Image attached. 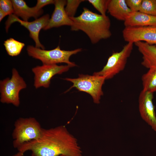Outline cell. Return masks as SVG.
Wrapping results in <instances>:
<instances>
[{"instance_id":"1","label":"cell","mask_w":156,"mask_h":156,"mask_svg":"<svg viewBox=\"0 0 156 156\" xmlns=\"http://www.w3.org/2000/svg\"><path fill=\"white\" fill-rule=\"evenodd\" d=\"M17 149L24 153L30 151L31 156H82L77 140L63 125L42 128L39 138L25 143Z\"/></svg>"},{"instance_id":"2","label":"cell","mask_w":156,"mask_h":156,"mask_svg":"<svg viewBox=\"0 0 156 156\" xmlns=\"http://www.w3.org/2000/svg\"><path fill=\"white\" fill-rule=\"evenodd\" d=\"M70 18L73 22L70 27L71 30L82 31L93 44L108 38L112 36L110 20L106 15L98 14L84 7L79 16Z\"/></svg>"},{"instance_id":"3","label":"cell","mask_w":156,"mask_h":156,"mask_svg":"<svg viewBox=\"0 0 156 156\" xmlns=\"http://www.w3.org/2000/svg\"><path fill=\"white\" fill-rule=\"evenodd\" d=\"M12 133L14 147L18 149L22 145L40 137L42 128L34 117L20 118L14 124Z\"/></svg>"},{"instance_id":"4","label":"cell","mask_w":156,"mask_h":156,"mask_svg":"<svg viewBox=\"0 0 156 156\" xmlns=\"http://www.w3.org/2000/svg\"><path fill=\"white\" fill-rule=\"evenodd\" d=\"M81 48L71 51L61 50L60 46L49 50L43 49L28 45L27 51L28 55L32 57L41 61L43 64H57L59 63H65L71 67L76 66L73 62L69 60L70 57L81 52Z\"/></svg>"},{"instance_id":"5","label":"cell","mask_w":156,"mask_h":156,"mask_svg":"<svg viewBox=\"0 0 156 156\" xmlns=\"http://www.w3.org/2000/svg\"><path fill=\"white\" fill-rule=\"evenodd\" d=\"M26 87L25 82L17 70L13 68L10 78L8 77L0 81L1 102L18 107L20 104L19 92Z\"/></svg>"},{"instance_id":"6","label":"cell","mask_w":156,"mask_h":156,"mask_svg":"<svg viewBox=\"0 0 156 156\" xmlns=\"http://www.w3.org/2000/svg\"><path fill=\"white\" fill-rule=\"evenodd\" d=\"M63 79L73 83V86L67 91L75 87L79 91L90 94L94 103H100L101 97L103 94L102 87L106 80L104 77L95 75L79 74L76 78H66Z\"/></svg>"},{"instance_id":"7","label":"cell","mask_w":156,"mask_h":156,"mask_svg":"<svg viewBox=\"0 0 156 156\" xmlns=\"http://www.w3.org/2000/svg\"><path fill=\"white\" fill-rule=\"evenodd\" d=\"M133 43L128 42L119 52H113L108 59L106 65L99 72L93 75L104 77L106 80L112 78L122 71L133 49Z\"/></svg>"},{"instance_id":"8","label":"cell","mask_w":156,"mask_h":156,"mask_svg":"<svg viewBox=\"0 0 156 156\" xmlns=\"http://www.w3.org/2000/svg\"><path fill=\"white\" fill-rule=\"evenodd\" d=\"M49 19V15L47 14L33 21H26L20 19L12 14L9 16L5 22V29L7 32L12 24L15 22L19 23L28 30L30 36L35 42V47L44 49V47L41 43L39 40V34L41 29H43L47 26Z\"/></svg>"},{"instance_id":"9","label":"cell","mask_w":156,"mask_h":156,"mask_svg":"<svg viewBox=\"0 0 156 156\" xmlns=\"http://www.w3.org/2000/svg\"><path fill=\"white\" fill-rule=\"evenodd\" d=\"M71 67L68 65L43 64L32 68L34 75V86L36 88H48L52 78L56 74H60L68 71Z\"/></svg>"},{"instance_id":"10","label":"cell","mask_w":156,"mask_h":156,"mask_svg":"<svg viewBox=\"0 0 156 156\" xmlns=\"http://www.w3.org/2000/svg\"><path fill=\"white\" fill-rule=\"evenodd\" d=\"M122 34L124 40L128 42L143 41L156 47V26L125 27Z\"/></svg>"},{"instance_id":"11","label":"cell","mask_w":156,"mask_h":156,"mask_svg":"<svg viewBox=\"0 0 156 156\" xmlns=\"http://www.w3.org/2000/svg\"><path fill=\"white\" fill-rule=\"evenodd\" d=\"M153 98V93L142 90L138 98L139 109L142 118L156 132V116Z\"/></svg>"},{"instance_id":"12","label":"cell","mask_w":156,"mask_h":156,"mask_svg":"<svg viewBox=\"0 0 156 156\" xmlns=\"http://www.w3.org/2000/svg\"><path fill=\"white\" fill-rule=\"evenodd\" d=\"M66 2L67 0H55L54 10L47 25L43 29L47 30L63 25L71 27L73 25L72 20L67 15L65 10L64 7Z\"/></svg>"},{"instance_id":"13","label":"cell","mask_w":156,"mask_h":156,"mask_svg":"<svg viewBox=\"0 0 156 156\" xmlns=\"http://www.w3.org/2000/svg\"><path fill=\"white\" fill-rule=\"evenodd\" d=\"M125 27L156 26V16L140 11L131 12L124 21Z\"/></svg>"},{"instance_id":"14","label":"cell","mask_w":156,"mask_h":156,"mask_svg":"<svg viewBox=\"0 0 156 156\" xmlns=\"http://www.w3.org/2000/svg\"><path fill=\"white\" fill-rule=\"evenodd\" d=\"M134 43L142 55V65L148 69L156 68L155 46L143 41H138Z\"/></svg>"},{"instance_id":"15","label":"cell","mask_w":156,"mask_h":156,"mask_svg":"<svg viewBox=\"0 0 156 156\" xmlns=\"http://www.w3.org/2000/svg\"><path fill=\"white\" fill-rule=\"evenodd\" d=\"M11 1L13 7V14L18 17H20L24 21H28L31 17L36 19L43 13L42 10H38L34 7H29L23 0Z\"/></svg>"},{"instance_id":"16","label":"cell","mask_w":156,"mask_h":156,"mask_svg":"<svg viewBox=\"0 0 156 156\" xmlns=\"http://www.w3.org/2000/svg\"><path fill=\"white\" fill-rule=\"evenodd\" d=\"M107 11L117 20L124 21L131 12L125 0H108Z\"/></svg>"},{"instance_id":"17","label":"cell","mask_w":156,"mask_h":156,"mask_svg":"<svg viewBox=\"0 0 156 156\" xmlns=\"http://www.w3.org/2000/svg\"><path fill=\"white\" fill-rule=\"evenodd\" d=\"M142 90L154 93L156 92V68L148 69L142 77Z\"/></svg>"},{"instance_id":"18","label":"cell","mask_w":156,"mask_h":156,"mask_svg":"<svg viewBox=\"0 0 156 156\" xmlns=\"http://www.w3.org/2000/svg\"><path fill=\"white\" fill-rule=\"evenodd\" d=\"M4 45L8 54L11 56L19 55L25 46L24 43L10 38L4 41Z\"/></svg>"},{"instance_id":"19","label":"cell","mask_w":156,"mask_h":156,"mask_svg":"<svg viewBox=\"0 0 156 156\" xmlns=\"http://www.w3.org/2000/svg\"><path fill=\"white\" fill-rule=\"evenodd\" d=\"M139 11L156 16V0H142Z\"/></svg>"},{"instance_id":"20","label":"cell","mask_w":156,"mask_h":156,"mask_svg":"<svg viewBox=\"0 0 156 156\" xmlns=\"http://www.w3.org/2000/svg\"><path fill=\"white\" fill-rule=\"evenodd\" d=\"M84 0H68L65 9L67 15L70 17H75L77 9L80 4Z\"/></svg>"},{"instance_id":"21","label":"cell","mask_w":156,"mask_h":156,"mask_svg":"<svg viewBox=\"0 0 156 156\" xmlns=\"http://www.w3.org/2000/svg\"><path fill=\"white\" fill-rule=\"evenodd\" d=\"M88 1L101 14L106 15L108 0H88Z\"/></svg>"},{"instance_id":"22","label":"cell","mask_w":156,"mask_h":156,"mask_svg":"<svg viewBox=\"0 0 156 156\" xmlns=\"http://www.w3.org/2000/svg\"><path fill=\"white\" fill-rule=\"evenodd\" d=\"M0 8L7 15L9 16L13 13V5L11 0H0Z\"/></svg>"},{"instance_id":"23","label":"cell","mask_w":156,"mask_h":156,"mask_svg":"<svg viewBox=\"0 0 156 156\" xmlns=\"http://www.w3.org/2000/svg\"><path fill=\"white\" fill-rule=\"evenodd\" d=\"M142 0H125L126 4L131 12L139 11Z\"/></svg>"},{"instance_id":"24","label":"cell","mask_w":156,"mask_h":156,"mask_svg":"<svg viewBox=\"0 0 156 156\" xmlns=\"http://www.w3.org/2000/svg\"><path fill=\"white\" fill-rule=\"evenodd\" d=\"M55 0H38L34 8L38 10H41L42 7L47 5L54 4Z\"/></svg>"},{"instance_id":"25","label":"cell","mask_w":156,"mask_h":156,"mask_svg":"<svg viewBox=\"0 0 156 156\" xmlns=\"http://www.w3.org/2000/svg\"><path fill=\"white\" fill-rule=\"evenodd\" d=\"M7 15L0 8V21L1 22L3 18Z\"/></svg>"},{"instance_id":"26","label":"cell","mask_w":156,"mask_h":156,"mask_svg":"<svg viewBox=\"0 0 156 156\" xmlns=\"http://www.w3.org/2000/svg\"><path fill=\"white\" fill-rule=\"evenodd\" d=\"M24 153L19 151L13 155L12 156H24Z\"/></svg>"},{"instance_id":"27","label":"cell","mask_w":156,"mask_h":156,"mask_svg":"<svg viewBox=\"0 0 156 156\" xmlns=\"http://www.w3.org/2000/svg\"><path fill=\"white\" fill-rule=\"evenodd\" d=\"M59 156H66V155H60Z\"/></svg>"}]
</instances>
